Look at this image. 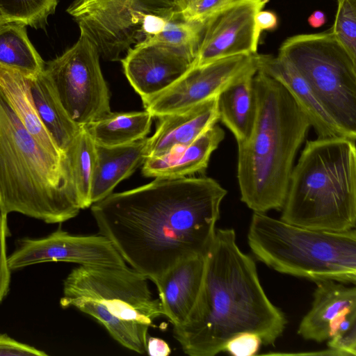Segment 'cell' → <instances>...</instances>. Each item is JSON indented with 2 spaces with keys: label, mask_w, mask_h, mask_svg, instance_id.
<instances>
[{
  "label": "cell",
  "mask_w": 356,
  "mask_h": 356,
  "mask_svg": "<svg viewBox=\"0 0 356 356\" xmlns=\"http://www.w3.org/2000/svg\"><path fill=\"white\" fill-rule=\"evenodd\" d=\"M227 193L210 177H157L112 193L91 213L124 261L154 283L177 263L207 254Z\"/></svg>",
  "instance_id": "cell-1"
},
{
  "label": "cell",
  "mask_w": 356,
  "mask_h": 356,
  "mask_svg": "<svg viewBox=\"0 0 356 356\" xmlns=\"http://www.w3.org/2000/svg\"><path fill=\"white\" fill-rule=\"evenodd\" d=\"M236 239L234 229H216L196 303L185 323L173 326V336L185 354L214 356L244 332L273 346L286 327L284 314L264 291L254 261Z\"/></svg>",
  "instance_id": "cell-2"
},
{
  "label": "cell",
  "mask_w": 356,
  "mask_h": 356,
  "mask_svg": "<svg viewBox=\"0 0 356 356\" xmlns=\"http://www.w3.org/2000/svg\"><path fill=\"white\" fill-rule=\"evenodd\" d=\"M257 112L249 138L238 144L241 200L254 212L282 210L296 153L310 123L286 89L257 70Z\"/></svg>",
  "instance_id": "cell-3"
},
{
  "label": "cell",
  "mask_w": 356,
  "mask_h": 356,
  "mask_svg": "<svg viewBox=\"0 0 356 356\" xmlns=\"http://www.w3.org/2000/svg\"><path fill=\"white\" fill-rule=\"evenodd\" d=\"M0 208L46 223H60L81 209L66 155L42 146L0 92Z\"/></svg>",
  "instance_id": "cell-4"
},
{
  "label": "cell",
  "mask_w": 356,
  "mask_h": 356,
  "mask_svg": "<svg viewBox=\"0 0 356 356\" xmlns=\"http://www.w3.org/2000/svg\"><path fill=\"white\" fill-rule=\"evenodd\" d=\"M280 220L330 232L355 229V140L346 137L307 140L293 168Z\"/></svg>",
  "instance_id": "cell-5"
},
{
  "label": "cell",
  "mask_w": 356,
  "mask_h": 356,
  "mask_svg": "<svg viewBox=\"0 0 356 356\" xmlns=\"http://www.w3.org/2000/svg\"><path fill=\"white\" fill-rule=\"evenodd\" d=\"M147 277L125 267L79 266L63 282L61 307H73L101 323L120 345L146 353L148 330L163 316Z\"/></svg>",
  "instance_id": "cell-6"
},
{
  "label": "cell",
  "mask_w": 356,
  "mask_h": 356,
  "mask_svg": "<svg viewBox=\"0 0 356 356\" xmlns=\"http://www.w3.org/2000/svg\"><path fill=\"white\" fill-rule=\"evenodd\" d=\"M257 259L281 273L314 282H356V232L313 229L254 212L248 234Z\"/></svg>",
  "instance_id": "cell-7"
},
{
  "label": "cell",
  "mask_w": 356,
  "mask_h": 356,
  "mask_svg": "<svg viewBox=\"0 0 356 356\" xmlns=\"http://www.w3.org/2000/svg\"><path fill=\"white\" fill-rule=\"evenodd\" d=\"M277 55L291 63L332 119L355 140L356 60L332 31L288 38Z\"/></svg>",
  "instance_id": "cell-8"
},
{
  "label": "cell",
  "mask_w": 356,
  "mask_h": 356,
  "mask_svg": "<svg viewBox=\"0 0 356 356\" xmlns=\"http://www.w3.org/2000/svg\"><path fill=\"white\" fill-rule=\"evenodd\" d=\"M97 46L100 56L115 61L144 38L149 17H179L177 0H75L67 10Z\"/></svg>",
  "instance_id": "cell-9"
},
{
  "label": "cell",
  "mask_w": 356,
  "mask_h": 356,
  "mask_svg": "<svg viewBox=\"0 0 356 356\" xmlns=\"http://www.w3.org/2000/svg\"><path fill=\"white\" fill-rule=\"evenodd\" d=\"M94 42L80 31L78 40L45 63L43 73L70 118L83 127L109 113L110 94Z\"/></svg>",
  "instance_id": "cell-10"
},
{
  "label": "cell",
  "mask_w": 356,
  "mask_h": 356,
  "mask_svg": "<svg viewBox=\"0 0 356 356\" xmlns=\"http://www.w3.org/2000/svg\"><path fill=\"white\" fill-rule=\"evenodd\" d=\"M11 270L52 261L86 266H127L111 241L102 234L72 235L59 227L46 237L24 238L8 257Z\"/></svg>",
  "instance_id": "cell-11"
},
{
  "label": "cell",
  "mask_w": 356,
  "mask_h": 356,
  "mask_svg": "<svg viewBox=\"0 0 356 356\" xmlns=\"http://www.w3.org/2000/svg\"><path fill=\"white\" fill-rule=\"evenodd\" d=\"M269 0H238L210 17L204 24L193 67L257 53L261 33L254 17Z\"/></svg>",
  "instance_id": "cell-12"
},
{
  "label": "cell",
  "mask_w": 356,
  "mask_h": 356,
  "mask_svg": "<svg viewBox=\"0 0 356 356\" xmlns=\"http://www.w3.org/2000/svg\"><path fill=\"white\" fill-rule=\"evenodd\" d=\"M254 63L255 54L240 55L191 67L162 92L143 101L145 110L159 118L200 104L218 96Z\"/></svg>",
  "instance_id": "cell-13"
},
{
  "label": "cell",
  "mask_w": 356,
  "mask_h": 356,
  "mask_svg": "<svg viewBox=\"0 0 356 356\" xmlns=\"http://www.w3.org/2000/svg\"><path fill=\"white\" fill-rule=\"evenodd\" d=\"M121 63L142 101L162 92L193 67V62L165 48L140 42L127 50Z\"/></svg>",
  "instance_id": "cell-14"
},
{
  "label": "cell",
  "mask_w": 356,
  "mask_h": 356,
  "mask_svg": "<svg viewBox=\"0 0 356 356\" xmlns=\"http://www.w3.org/2000/svg\"><path fill=\"white\" fill-rule=\"evenodd\" d=\"M158 118L156 131L148 138V157L160 156L177 147H186L216 124L219 120L218 96Z\"/></svg>",
  "instance_id": "cell-15"
},
{
  "label": "cell",
  "mask_w": 356,
  "mask_h": 356,
  "mask_svg": "<svg viewBox=\"0 0 356 356\" xmlns=\"http://www.w3.org/2000/svg\"><path fill=\"white\" fill-rule=\"evenodd\" d=\"M206 256H195L177 263L154 282L163 316L173 326L185 323L196 303L203 282Z\"/></svg>",
  "instance_id": "cell-16"
},
{
  "label": "cell",
  "mask_w": 356,
  "mask_h": 356,
  "mask_svg": "<svg viewBox=\"0 0 356 356\" xmlns=\"http://www.w3.org/2000/svg\"><path fill=\"white\" fill-rule=\"evenodd\" d=\"M255 59L258 70L275 79L286 89L307 116L318 138H348L290 62L278 55L258 53L255 54Z\"/></svg>",
  "instance_id": "cell-17"
},
{
  "label": "cell",
  "mask_w": 356,
  "mask_h": 356,
  "mask_svg": "<svg viewBox=\"0 0 356 356\" xmlns=\"http://www.w3.org/2000/svg\"><path fill=\"white\" fill-rule=\"evenodd\" d=\"M356 308V288L334 280L316 282L311 309L300 323L298 333L316 342L328 340L331 326L347 311Z\"/></svg>",
  "instance_id": "cell-18"
},
{
  "label": "cell",
  "mask_w": 356,
  "mask_h": 356,
  "mask_svg": "<svg viewBox=\"0 0 356 356\" xmlns=\"http://www.w3.org/2000/svg\"><path fill=\"white\" fill-rule=\"evenodd\" d=\"M148 138L114 147L95 144L96 157L92 179V204L112 193L115 186L143 165L148 157Z\"/></svg>",
  "instance_id": "cell-19"
},
{
  "label": "cell",
  "mask_w": 356,
  "mask_h": 356,
  "mask_svg": "<svg viewBox=\"0 0 356 356\" xmlns=\"http://www.w3.org/2000/svg\"><path fill=\"white\" fill-rule=\"evenodd\" d=\"M224 138L223 129L214 124L186 147H177L164 155L147 158L143 174L147 177L179 178L203 172L211 153Z\"/></svg>",
  "instance_id": "cell-20"
},
{
  "label": "cell",
  "mask_w": 356,
  "mask_h": 356,
  "mask_svg": "<svg viewBox=\"0 0 356 356\" xmlns=\"http://www.w3.org/2000/svg\"><path fill=\"white\" fill-rule=\"evenodd\" d=\"M257 72L252 65L218 95L219 120L234 134L237 143L247 140L253 129L257 100L253 77Z\"/></svg>",
  "instance_id": "cell-21"
},
{
  "label": "cell",
  "mask_w": 356,
  "mask_h": 356,
  "mask_svg": "<svg viewBox=\"0 0 356 356\" xmlns=\"http://www.w3.org/2000/svg\"><path fill=\"white\" fill-rule=\"evenodd\" d=\"M31 73L0 63V92L26 130L46 149L65 156L38 116L30 84Z\"/></svg>",
  "instance_id": "cell-22"
},
{
  "label": "cell",
  "mask_w": 356,
  "mask_h": 356,
  "mask_svg": "<svg viewBox=\"0 0 356 356\" xmlns=\"http://www.w3.org/2000/svg\"><path fill=\"white\" fill-rule=\"evenodd\" d=\"M30 84L40 121L60 150L65 153L81 127L65 111L43 72L31 74Z\"/></svg>",
  "instance_id": "cell-23"
},
{
  "label": "cell",
  "mask_w": 356,
  "mask_h": 356,
  "mask_svg": "<svg viewBox=\"0 0 356 356\" xmlns=\"http://www.w3.org/2000/svg\"><path fill=\"white\" fill-rule=\"evenodd\" d=\"M153 116L147 111L129 113L110 112L83 127L97 145H123L146 137Z\"/></svg>",
  "instance_id": "cell-24"
},
{
  "label": "cell",
  "mask_w": 356,
  "mask_h": 356,
  "mask_svg": "<svg viewBox=\"0 0 356 356\" xmlns=\"http://www.w3.org/2000/svg\"><path fill=\"white\" fill-rule=\"evenodd\" d=\"M65 154L79 206L81 209L91 207L90 191L96 149L95 143L83 127Z\"/></svg>",
  "instance_id": "cell-25"
},
{
  "label": "cell",
  "mask_w": 356,
  "mask_h": 356,
  "mask_svg": "<svg viewBox=\"0 0 356 356\" xmlns=\"http://www.w3.org/2000/svg\"><path fill=\"white\" fill-rule=\"evenodd\" d=\"M0 63L31 74L44 71L45 63L30 42L25 24L8 22L0 29Z\"/></svg>",
  "instance_id": "cell-26"
},
{
  "label": "cell",
  "mask_w": 356,
  "mask_h": 356,
  "mask_svg": "<svg viewBox=\"0 0 356 356\" xmlns=\"http://www.w3.org/2000/svg\"><path fill=\"white\" fill-rule=\"evenodd\" d=\"M202 29V25L179 17L166 20L159 31L140 42L165 48L191 60L193 65Z\"/></svg>",
  "instance_id": "cell-27"
},
{
  "label": "cell",
  "mask_w": 356,
  "mask_h": 356,
  "mask_svg": "<svg viewBox=\"0 0 356 356\" xmlns=\"http://www.w3.org/2000/svg\"><path fill=\"white\" fill-rule=\"evenodd\" d=\"M58 0H0V11L8 22L38 29L55 12Z\"/></svg>",
  "instance_id": "cell-28"
},
{
  "label": "cell",
  "mask_w": 356,
  "mask_h": 356,
  "mask_svg": "<svg viewBox=\"0 0 356 356\" xmlns=\"http://www.w3.org/2000/svg\"><path fill=\"white\" fill-rule=\"evenodd\" d=\"M327 346L332 355H356V308L347 311L332 325Z\"/></svg>",
  "instance_id": "cell-29"
},
{
  "label": "cell",
  "mask_w": 356,
  "mask_h": 356,
  "mask_svg": "<svg viewBox=\"0 0 356 356\" xmlns=\"http://www.w3.org/2000/svg\"><path fill=\"white\" fill-rule=\"evenodd\" d=\"M336 39L356 60V0H338L332 27Z\"/></svg>",
  "instance_id": "cell-30"
},
{
  "label": "cell",
  "mask_w": 356,
  "mask_h": 356,
  "mask_svg": "<svg viewBox=\"0 0 356 356\" xmlns=\"http://www.w3.org/2000/svg\"><path fill=\"white\" fill-rule=\"evenodd\" d=\"M238 0H196L179 12L186 22L204 25L212 15Z\"/></svg>",
  "instance_id": "cell-31"
},
{
  "label": "cell",
  "mask_w": 356,
  "mask_h": 356,
  "mask_svg": "<svg viewBox=\"0 0 356 356\" xmlns=\"http://www.w3.org/2000/svg\"><path fill=\"white\" fill-rule=\"evenodd\" d=\"M7 216L0 208V302L7 295L10 283L11 270L6 255V238L10 235Z\"/></svg>",
  "instance_id": "cell-32"
},
{
  "label": "cell",
  "mask_w": 356,
  "mask_h": 356,
  "mask_svg": "<svg viewBox=\"0 0 356 356\" xmlns=\"http://www.w3.org/2000/svg\"><path fill=\"white\" fill-rule=\"evenodd\" d=\"M262 344L258 334L244 332L232 337L225 344L224 352L235 356H252L256 355Z\"/></svg>",
  "instance_id": "cell-33"
},
{
  "label": "cell",
  "mask_w": 356,
  "mask_h": 356,
  "mask_svg": "<svg viewBox=\"0 0 356 356\" xmlns=\"http://www.w3.org/2000/svg\"><path fill=\"white\" fill-rule=\"evenodd\" d=\"M47 356V354L29 345L19 342L6 334H0V356Z\"/></svg>",
  "instance_id": "cell-34"
},
{
  "label": "cell",
  "mask_w": 356,
  "mask_h": 356,
  "mask_svg": "<svg viewBox=\"0 0 356 356\" xmlns=\"http://www.w3.org/2000/svg\"><path fill=\"white\" fill-rule=\"evenodd\" d=\"M254 22L258 31L261 33L263 31H273L278 24L276 14L270 10H259L255 15Z\"/></svg>",
  "instance_id": "cell-35"
},
{
  "label": "cell",
  "mask_w": 356,
  "mask_h": 356,
  "mask_svg": "<svg viewBox=\"0 0 356 356\" xmlns=\"http://www.w3.org/2000/svg\"><path fill=\"white\" fill-rule=\"evenodd\" d=\"M146 352L152 356H168L171 350L163 339L148 337Z\"/></svg>",
  "instance_id": "cell-36"
},
{
  "label": "cell",
  "mask_w": 356,
  "mask_h": 356,
  "mask_svg": "<svg viewBox=\"0 0 356 356\" xmlns=\"http://www.w3.org/2000/svg\"><path fill=\"white\" fill-rule=\"evenodd\" d=\"M326 22L325 13L319 10L313 12L308 17V23L313 28H319Z\"/></svg>",
  "instance_id": "cell-37"
},
{
  "label": "cell",
  "mask_w": 356,
  "mask_h": 356,
  "mask_svg": "<svg viewBox=\"0 0 356 356\" xmlns=\"http://www.w3.org/2000/svg\"><path fill=\"white\" fill-rule=\"evenodd\" d=\"M195 1L196 0H177L179 13Z\"/></svg>",
  "instance_id": "cell-38"
},
{
  "label": "cell",
  "mask_w": 356,
  "mask_h": 356,
  "mask_svg": "<svg viewBox=\"0 0 356 356\" xmlns=\"http://www.w3.org/2000/svg\"><path fill=\"white\" fill-rule=\"evenodd\" d=\"M8 22L6 20V19L3 17V14L0 11V29Z\"/></svg>",
  "instance_id": "cell-39"
}]
</instances>
